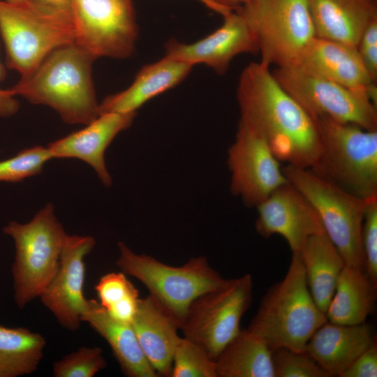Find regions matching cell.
<instances>
[{"instance_id":"cell-1","label":"cell","mask_w":377,"mask_h":377,"mask_svg":"<svg viewBox=\"0 0 377 377\" xmlns=\"http://www.w3.org/2000/svg\"><path fill=\"white\" fill-rule=\"evenodd\" d=\"M237 98L240 119L286 164L309 168L321 147L317 121L278 82L270 66L251 62L242 71Z\"/></svg>"},{"instance_id":"cell-2","label":"cell","mask_w":377,"mask_h":377,"mask_svg":"<svg viewBox=\"0 0 377 377\" xmlns=\"http://www.w3.org/2000/svg\"><path fill=\"white\" fill-rule=\"evenodd\" d=\"M94 60L75 43L63 45L10 90L31 103L52 108L66 124L87 125L99 115L91 74Z\"/></svg>"},{"instance_id":"cell-3","label":"cell","mask_w":377,"mask_h":377,"mask_svg":"<svg viewBox=\"0 0 377 377\" xmlns=\"http://www.w3.org/2000/svg\"><path fill=\"white\" fill-rule=\"evenodd\" d=\"M327 322L309 291L299 254L292 253L284 278L264 295L248 327L270 350L288 348L304 351L316 331Z\"/></svg>"},{"instance_id":"cell-4","label":"cell","mask_w":377,"mask_h":377,"mask_svg":"<svg viewBox=\"0 0 377 377\" xmlns=\"http://www.w3.org/2000/svg\"><path fill=\"white\" fill-rule=\"evenodd\" d=\"M321 147L309 168L323 179L362 199L377 197V130L316 117Z\"/></svg>"},{"instance_id":"cell-5","label":"cell","mask_w":377,"mask_h":377,"mask_svg":"<svg viewBox=\"0 0 377 377\" xmlns=\"http://www.w3.org/2000/svg\"><path fill=\"white\" fill-rule=\"evenodd\" d=\"M2 231L15 244L11 267L13 297L22 309L39 297L57 272L67 233L50 202L29 222L9 221Z\"/></svg>"},{"instance_id":"cell-6","label":"cell","mask_w":377,"mask_h":377,"mask_svg":"<svg viewBox=\"0 0 377 377\" xmlns=\"http://www.w3.org/2000/svg\"><path fill=\"white\" fill-rule=\"evenodd\" d=\"M117 246V266L126 275L140 281L181 327L192 302L226 280L209 265L205 256L193 257L175 267L151 256L136 253L123 242H119Z\"/></svg>"},{"instance_id":"cell-7","label":"cell","mask_w":377,"mask_h":377,"mask_svg":"<svg viewBox=\"0 0 377 377\" xmlns=\"http://www.w3.org/2000/svg\"><path fill=\"white\" fill-rule=\"evenodd\" d=\"M282 170L287 179L316 209L325 234L345 264L365 271L361 234L370 199L357 197L318 177L309 168L286 164Z\"/></svg>"},{"instance_id":"cell-8","label":"cell","mask_w":377,"mask_h":377,"mask_svg":"<svg viewBox=\"0 0 377 377\" xmlns=\"http://www.w3.org/2000/svg\"><path fill=\"white\" fill-rule=\"evenodd\" d=\"M0 36L6 66L20 78L29 76L53 50L74 43L71 18L41 12L29 2L0 0Z\"/></svg>"},{"instance_id":"cell-9","label":"cell","mask_w":377,"mask_h":377,"mask_svg":"<svg viewBox=\"0 0 377 377\" xmlns=\"http://www.w3.org/2000/svg\"><path fill=\"white\" fill-rule=\"evenodd\" d=\"M235 10L254 32L260 61L269 66L297 61L316 36L307 0H250Z\"/></svg>"},{"instance_id":"cell-10","label":"cell","mask_w":377,"mask_h":377,"mask_svg":"<svg viewBox=\"0 0 377 377\" xmlns=\"http://www.w3.org/2000/svg\"><path fill=\"white\" fill-rule=\"evenodd\" d=\"M272 71L281 86L313 117L325 116L377 130V107L367 91L340 84L299 62L276 66Z\"/></svg>"},{"instance_id":"cell-11","label":"cell","mask_w":377,"mask_h":377,"mask_svg":"<svg viewBox=\"0 0 377 377\" xmlns=\"http://www.w3.org/2000/svg\"><path fill=\"white\" fill-rule=\"evenodd\" d=\"M249 274L226 279L219 286L195 298L181 330L184 337L202 347L214 360L239 333L243 315L252 301Z\"/></svg>"},{"instance_id":"cell-12","label":"cell","mask_w":377,"mask_h":377,"mask_svg":"<svg viewBox=\"0 0 377 377\" xmlns=\"http://www.w3.org/2000/svg\"><path fill=\"white\" fill-rule=\"evenodd\" d=\"M71 11L75 43L95 59L132 55L138 37L132 0H71Z\"/></svg>"},{"instance_id":"cell-13","label":"cell","mask_w":377,"mask_h":377,"mask_svg":"<svg viewBox=\"0 0 377 377\" xmlns=\"http://www.w3.org/2000/svg\"><path fill=\"white\" fill-rule=\"evenodd\" d=\"M228 166L232 193L249 207H256L288 182L265 139L241 119L235 142L228 150Z\"/></svg>"},{"instance_id":"cell-14","label":"cell","mask_w":377,"mask_h":377,"mask_svg":"<svg viewBox=\"0 0 377 377\" xmlns=\"http://www.w3.org/2000/svg\"><path fill=\"white\" fill-rule=\"evenodd\" d=\"M95 245L92 236L67 234L57 270L39 296L44 306L68 331L80 328L87 306L88 300L83 293L84 258Z\"/></svg>"},{"instance_id":"cell-15","label":"cell","mask_w":377,"mask_h":377,"mask_svg":"<svg viewBox=\"0 0 377 377\" xmlns=\"http://www.w3.org/2000/svg\"><path fill=\"white\" fill-rule=\"evenodd\" d=\"M256 209L257 232L265 238L281 235L292 253L300 254L311 236L325 232L316 209L289 181L276 188Z\"/></svg>"},{"instance_id":"cell-16","label":"cell","mask_w":377,"mask_h":377,"mask_svg":"<svg viewBox=\"0 0 377 377\" xmlns=\"http://www.w3.org/2000/svg\"><path fill=\"white\" fill-rule=\"evenodd\" d=\"M223 17L221 26L199 40L192 43L168 40L165 56L192 66L205 64L223 75L236 56L259 53L257 38L244 17L237 10Z\"/></svg>"},{"instance_id":"cell-17","label":"cell","mask_w":377,"mask_h":377,"mask_svg":"<svg viewBox=\"0 0 377 377\" xmlns=\"http://www.w3.org/2000/svg\"><path fill=\"white\" fill-rule=\"evenodd\" d=\"M136 112H108L99 114L82 129L47 145L53 158H77L89 165L101 183L112 185L105 152L114 138L133 123Z\"/></svg>"},{"instance_id":"cell-18","label":"cell","mask_w":377,"mask_h":377,"mask_svg":"<svg viewBox=\"0 0 377 377\" xmlns=\"http://www.w3.org/2000/svg\"><path fill=\"white\" fill-rule=\"evenodd\" d=\"M296 62L345 87L367 91L372 103H377L376 83L370 77L357 47L315 36Z\"/></svg>"},{"instance_id":"cell-19","label":"cell","mask_w":377,"mask_h":377,"mask_svg":"<svg viewBox=\"0 0 377 377\" xmlns=\"http://www.w3.org/2000/svg\"><path fill=\"white\" fill-rule=\"evenodd\" d=\"M140 348L158 376H170L181 324L149 295L140 298L131 323Z\"/></svg>"},{"instance_id":"cell-20","label":"cell","mask_w":377,"mask_h":377,"mask_svg":"<svg viewBox=\"0 0 377 377\" xmlns=\"http://www.w3.org/2000/svg\"><path fill=\"white\" fill-rule=\"evenodd\" d=\"M374 342L369 325H340L329 321L320 327L304 351L327 372L339 376Z\"/></svg>"},{"instance_id":"cell-21","label":"cell","mask_w":377,"mask_h":377,"mask_svg":"<svg viewBox=\"0 0 377 377\" xmlns=\"http://www.w3.org/2000/svg\"><path fill=\"white\" fill-rule=\"evenodd\" d=\"M193 66L164 57L144 66L125 90L105 97L98 104L99 114L131 113L155 96L181 83Z\"/></svg>"},{"instance_id":"cell-22","label":"cell","mask_w":377,"mask_h":377,"mask_svg":"<svg viewBox=\"0 0 377 377\" xmlns=\"http://www.w3.org/2000/svg\"><path fill=\"white\" fill-rule=\"evenodd\" d=\"M316 36L357 47L377 19V0H307Z\"/></svg>"},{"instance_id":"cell-23","label":"cell","mask_w":377,"mask_h":377,"mask_svg":"<svg viewBox=\"0 0 377 377\" xmlns=\"http://www.w3.org/2000/svg\"><path fill=\"white\" fill-rule=\"evenodd\" d=\"M81 320L87 323L108 342L126 376H158L145 357L130 323L110 316L96 300H88Z\"/></svg>"},{"instance_id":"cell-24","label":"cell","mask_w":377,"mask_h":377,"mask_svg":"<svg viewBox=\"0 0 377 377\" xmlns=\"http://www.w3.org/2000/svg\"><path fill=\"white\" fill-rule=\"evenodd\" d=\"M299 256L311 295L326 313L345 262L325 232L311 236Z\"/></svg>"},{"instance_id":"cell-25","label":"cell","mask_w":377,"mask_h":377,"mask_svg":"<svg viewBox=\"0 0 377 377\" xmlns=\"http://www.w3.org/2000/svg\"><path fill=\"white\" fill-rule=\"evenodd\" d=\"M376 292L364 269L345 265L325 313L327 321L348 325L365 323Z\"/></svg>"},{"instance_id":"cell-26","label":"cell","mask_w":377,"mask_h":377,"mask_svg":"<svg viewBox=\"0 0 377 377\" xmlns=\"http://www.w3.org/2000/svg\"><path fill=\"white\" fill-rule=\"evenodd\" d=\"M217 377H275L272 350L258 335L241 330L215 360Z\"/></svg>"},{"instance_id":"cell-27","label":"cell","mask_w":377,"mask_h":377,"mask_svg":"<svg viewBox=\"0 0 377 377\" xmlns=\"http://www.w3.org/2000/svg\"><path fill=\"white\" fill-rule=\"evenodd\" d=\"M46 340L26 327L0 325V377H19L35 372L43 357Z\"/></svg>"},{"instance_id":"cell-28","label":"cell","mask_w":377,"mask_h":377,"mask_svg":"<svg viewBox=\"0 0 377 377\" xmlns=\"http://www.w3.org/2000/svg\"><path fill=\"white\" fill-rule=\"evenodd\" d=\"M94 288L98 302L110 316L131 323L140 297L139 291L124 272H110L103 275Z\"/></svg>"},{"instance_id":"cell-29","label":"cell","mask_w":377,"mask_h":377,"mask_svg":"<svg viewBox=\"0 0 377 377\" xmlns=\"http://www.w3.org/2000/svg\"><path fill=\"white\" fill-rule=\"evenodd\" d=\"M170 377H217L215 360L194 341L180 337L173 353Z\"/></svg>"},{"instance_id":"cell-30","label":"cell","mask_w":377,"mask_h":377,"mask_svg":"<svg viewBox=\"0 0 377 377\" xmlns=\"http://www.w3.org/2000/svg\"><path fill=\"white\" fill-rule=\"evenodd\" d=\"M52 158L47 147L24 149L14 156L0 161V182L16 183L36 175Z\"/></svg>"},{"instance_id":"cell-31","label":"cell","mask_w":377,"mask_h":377,"mask_svg":"<svg viewBox=\"0 0 377 377\" xmlns=\"http://www.w3.org/2000/svg\"><path fill=\"white\" fill-rule=\"evenodd\" d=\"M107 366L100 347L82 346L52 364L54 377H94Z\"/></svg>"},{"instance_id":"cell-32","label":"cell","mask_w":377,"mask_h":377,"mask_svg":"<svg viewBox=\"0 0 377 377\" xmlns=\"http://www.w3.org/2000/svg\"><path fill=\"white\" fill-rule=\"evenodd\" d=\"M272 359L275 377H329L305 351L278 348L272 351Z\"/></svg>"},{"instance_id":"cell-33","label":"cell","mask_w":377,"mask_h":377,"mask_svg":"<svg viewBox=\"0 0 377 377\" xmlns=\"http://www.w3.org/2000/svg\"><path fill=\"white\" fill-rule=\"evenodd\" d=\"M365 272L377 287V197L368 201L362 227Z\"/></svg>"},{"instance_id":"cell-34","label":"cell","mask_w":377,"mask_h":377,"mask_svg":"<svg viewBox=\"0 0 377 377\" xmlns=\"http://www.w3.org/2000/svg\"><path fill=\"white\" fill-rule=\"evenodd\" d=\"M358 53L370 77L377 82V19L363 32L357 45Z\"/></svg>"},{"instance_id":"cell-35","label":"cell","mask_w":377,"mask_h":377,"mask_svg":"<svg viewBox=\"0 0 377 377\" xmlns=\"http://www.w3.org/2000/svg\"><path fill=\"white\" fill-rule=\"evenodd\" d=\"M377 346L374 342L340 376V377H376Z\"/></svg>"},{"instance_id":"cell-36","label":"cell","mask_w":377,"mask_h":377,"mask_svg":"<svg viewBox=\"0 0 377 377\" xmlns=\"http://www.w3.org/2000/svg\"><path fill=\"white\" fill-rule=\"evenodd\" d=\"M37 10L50 15L71 18V0H27Z\"/></svg>"},{"instance_id":"cell-37","label":"cell","mask_w":377,"mask_h":377,"mask_svg":"<svg viewBox=\"0 0 377 377\" xmlns=\"http://www.w3.org/2000/svg\"><path fill=\"white\" fill-rule=\"evenodd\" d=\"M5 76V70L0 62V81ZM17 96L10 90L0 88V118H7L15 114L20 109V103Z\"/></svg>"},{"instance_id":"cell-38","label":"cell","mask_w":377,"mask_h":377,"mask_svg":"<svg viewBox=\"0 0 377 377\" xmlns=\"http://www.w3.org/2000/svg\"><path fill=\"white\" fill-rule=\"evenodd\" d=\"M214 5L216 12L222 16L233 11L246 3L250 0H210Z\"/></svg>"},{"instance_id":"cell-39","label":"cell","mask_w":377,"mask_h":377,"mask_svg":"<svg viewBox=\"0 0 377 377\" xmlns=\"http://www.w3.org/2000/svg\"><path fill=\"white\" fill-rule=\"evenodd\" d=\"M198 1H200V3H202L203 5H205V6H207L208 8L214 10L216 12V8H215V6L212 3V1L210 0H197Z\"/></svg>"},{"instance_id":"cell-40","label":"cell","mask_w":377,"mask_h":377,"mask_svg":"<svg viewBox=\"0 0 377 377\" xmlns=\"http://www.w3.org/2000/svg\"><path fill=\"white\" fill-rule=\"evenodd\" d=\"M9 3H24L28 2L27 0H4Z\"/></svg>"}]
</instances>
